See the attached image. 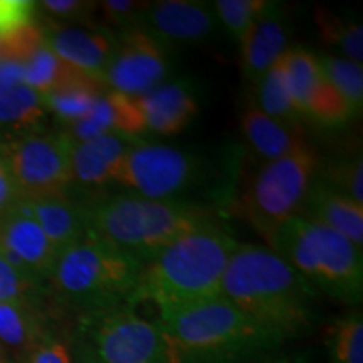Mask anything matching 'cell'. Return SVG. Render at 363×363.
<instances>
[{
	"mask_svg": "<svg viewBox=\"0 0 363 363\" xmlns=\"http://www.w3.org/2000/svg\"><path fill=\"white\" fill-rule=\"evenodd\" d=\"M220 296L284 342L305 335L316 321L318 291L269 247L239 244Z\"/></svg>",
	"mask_w": 363,
	"mask_h": 363,
	"instance_id": "1",
	"label": "cell"
},
{
	"mask_svg": "<svg viewBox=\"0 0 363 363\" xmlns=\"http://www.w3.org/2000/svg\"><path fill=\"white\" fill-rule=\"evenodd\" d=\"M238 247V240L217 224L184 235L145 262L130 305L150 303L163 316L219 298Z\"/></svg>",
	"mask_w": 363,
	"mask_h": 363,
	"instance_id": "2",
	"label": "cell"
},
{
	"mask_svg": "<svg viewBox=\"0 0 363 363\" xmlns=\"http://www.w3.org/2000/svg\"><path fill=\"white\" fill-rule=\"evenodd\" d=\"M167 363H239L284 342L225 298L158 316Z\"/></svg>",
	"mask_w": 363,
	"mask_h": 363,
	"instance_id": "3",
	"label": "cell"
},
{
	"mask_svg": "<svg viewBox=\"0 0 363 363\" xmlns=\"http://www.w3.org/2000/svg\"><path fill=\"white\" fill-rule=\"evenodd\" d=\"M83 208L89 239L128 254L142 264L184 235L216 225L203 207L135 194L110 195Z\"/></svg>",
	"mask_w": 363,
	"mask_h": 363,
	"instance_id": "4",
	"label": "cell"
},
{
	"mask_svg": "<svg viewBox=\"0 0 363 363\" xmlns=\"http://www.w3.org/2000/svg\"><path fill=\"white\" fill-rule=\"evenodd\" d=\"M318 293L357 305L363 296V257L345 235L296 216L264 239Z\"/></svg>",
	"mask_w": 363,
	"mask_h": 363,
	"instance_id": "5",
	"label": "cell"
},
{
	"mask_svg": "<svg viewBox=\"0 0 363 363\" xmlns=\"http://www.w3.org/2000/svg\"><path fill=\"white\" fill-rule=\"evenodd\" d=\"M143 264L128 254L86 238L57 256L45 283L81 316L130 305Z\"/></svg>",
	"mask_w": 363,
	"mask_h": 363,
	"instance_id": "6",
	"label": "cell"
},
{
	"mask_svg": "<svg viewBox=\"0 0 363 363\" xmlns=\"http://www.w3.org/2000/svg\"><path fill=\"white\" fill-rule=\"evenodd\" d=\"M316 170L318 157L310 145L264 163L239 195L234 212L266 239L299 216Z\"/></svg>",
	"mask_w": 363,
	"mask_h": 363,
	"instance_id": "7",
	"label": "cell"
},
{
	"mask_svg": "<svg viewBox=\"0 0 363 363\" xmlns=\"http://www.w3.org/2000/svg\"><path fill=\"white\" fill-rule=\"evenodd\" d=\"M76 357L88 363H167L157 321L131 305L81 316Z\"/></svg>",
	"mask_w": 363,
	"mask_h": 363,
	"instance_id": "8",
	"label": "cell"
},
{
	"mask_svg": "<svg viewBox=\"0 0 363 363\" xmlns=\"http://www.w3.org/2000/svg\"><path fill=\"white\" fill-rule=\"evenodd\" d=\"M69 147L65 131H33L0 143L21 201L66 197L72 185Z\"/></svg>",
	"mask_w": 363,
	"mask_h": 363,
	"instance_id": "9",
	"label": "cell"
},
{
	"mask_svg": "<svg viewBox=\"0 0 363 363\" xmlns=\"http://www.w3.org/2000/svg\"><path fill=\"white\" fill-rule=\"evenodd\" d=\"M197 172V160L184 150L136 140L125 153L113 184L145 199L177 201V195L192 187Z\"/></svg>",
	"mask_w": 363,
	"mask_h": 363,
	"instance_id": "10",
	"label": "cell"
},
{
	"mask_svg": "<svg viewBox=\"0 0 363 363\" xmlns=\"http://www.w3.org/2000/svg\"><path fill=\"white\" fill-rule=\"evenodd\" d=\"M169 72L167 44L148 30L136 27L116 35L115 51L103 78V86L104 89L136 98L165 83Z\"/></svg>",
	"mask_w": 363,
	"mask_h": 363,
	"instance_id": "11",
	"label": "cell"
},
{
	"mask_svg": "<svg viewBox=\"0 0 363 363\" xmlns=\"http://www.w3.org/2000/svg\"><path fill=\"white\" fill-rule=\"evenodd\" d=\"M286 84L303 120L323 126L350 121L353 113L321 69L316 54L305 48H288L281 57Z\"/></svg>",
	"mask_w": 363,
	"mask_h": 363,
	"instance_id": "12",
	"label": "cell"
},
{
	"mask_svg": "<svg viewBox=\"0 0 363 363\" xmlns=\"http://www.w3.org/2000/svg\"><path fill=\"white\" fill-rule=\"evenodd\" d=\"M0 252L40 284L48 281L59 256L38 222L19 207L0 217Z\"/></svg>",
	"mask_w": 363,
	"mask_h": 363,
	"instance_id": "13",
	"label": "cell"
},
{
	"mask_svg": "<svg viewBox=\"0 0 363 363\" xmlns=\"http://www.w3.org/2000/svg\"><path fill=\"white\" fill-rule=\"evenodd\" d=\"M217 19L212 4L199 0L150 2L142 29L169 43H201L214 34Z\"/></svg>",
	"mask_w": 363,
	"mask_h": 363,
	"instance_id": "14",
	"label": "cell"
},
{
	"mask_svg": "<svg viewBox=\"0 0 363 363\" xmlns=\"http://www.w3.org/2000/svg\"><path fill=\"white\" fill-rule=\"evenodd\" d=\"M44 43L66 65L103 84L115 51L116 35L79 27H56L44 30Z\"/></svg>",
	"mask_w": 363,
	"mask_h": 363,
	"instance_id": "15",
	"label": "cell"
},
{
	"mask_svg": "<svg viewBox=\"0 0 363 363\" xmlns=\"http://www.w3.org/2000/svg\"><path fill=\"white\" fill-rule=\"evenodd\" d=\"M288 48L284 7L278 2H267L261 16L240 39L242 71L246 78L256 84L283 57Z\"/></svg>",
	"mask_w": 363,
	"mask_h": 363,
	"instance_id": "16",
	"label": "cell"
},
{
	"mask_svg": "<svg viewBox=\"0 0 363 363\" xmlns=\"http://www.w3.org/2000/svg\"><path fill=\"white\" fill-rule=\"evenodd\" d=\"M143 120L145 131L157 135H177L192 123L199 103L192 89L182 81H169L142 96L133 98Z\"/></svg>",
	"mask_w": 363,
	"mask_h": 363,
	"instance_id": "17",
	"label": "cell"
},
{
	"mask_svg": "<svg viewBox=\"0 0 363 363\" xmlns=\"http://www.w3.org/2000/svg\"><path fill=\"white\" fill-rule=\"evenodd\" d=\"M65 133L71 142H86L101 135L138 138L145 133V126L133 98L104 89L89 115L67 126Z\"/></svg>",
	"mask_w": 363,
	"mask_h": 363,
	"instance_id": "18",
	"label": "cell"
},
{
	"mask_svg": "<svg viewBox=\"0 0 363 363\" xmlns=\"http://www.w3.org/2000/svg\"><path fill=\"white\" fill-rule=\"evenodd\" d=\"M138 138L120 135H101L86 142H71L69 160L72 184L83 187H101L113 184L125 153Z\"/></svg>",
	"mask_w": 363,
	"mask_h": 363,
	"instance_id": "19",
	"label": "cell"
},
{
	"mask_svg": "<svg viewBox=\"0 0 363 363\" xmlns=\"http://www.w3.org/2000/svg\"><path fill=\"white\" fill-rule=\"evenodd\" d=\"M299 216L328 227L357 247H363V206L330 187L320 177L313 180Z\"/></svg>",
	"mask_w": 363,
	"mask_h": 363,
	"instance_id": "20",
	"label": "cell"
},
{
	"mask_svg": "<svg viewBox=\"0 0 363 363\" xmlns=\"http://www.w3.org/2000/svg\"><path fill=\"white\" fill-rule=\"evenodd\" d=\"M17 207L38 222L59 254L88 238L84 208L69 201L67 195L66 197L21 201Z\"/></svg>",
	"mask_w": 363,
	"mask_h": 363,
	"instance_id": "21",
	"label": "cell"
},
{
	"mask_svg": "<svg viewBox=\"0 0 363 363\" xmlns=\"http://www.w3.org/2000/svg\"><path fill=\"white\" fill-rule=\"evenodd\" d=\"M240 128L254 153L264 163L274 162L308 145L301 126L272 120L254 103H249L240 115Z\"/></svg>",
	"mask_w": 363,
	"mask_h": 363,
	"instance_id": "22",
	"label": "cell"
},
{
	"mask_svg": "<svg viewBox=\"0 0 363 363\" xmlns=\"http://www.w3.org/2000/svg\"><path fill=\"white\" fill-rule=\"evenodd\" d=\"M49 333L39 305L0 303V347L13 363L24 362Z\"/></svg>",
	"mask_w": 363,
	"mask_h": 363,
	"instance_id": "23",
	"label": "cell"
},
{
	"mask_svg": "<svg viewBox=\"0 0 363 363\" xmlns=\"http://www.w3.org/2000/svg\"><path fill=\"white\" fill-rule=\"evenodd\" d=\"M48 115L43 94L24 83L0 94V133L24 136ZM17 136V138H19Z\"/></svg>",
	"mask_w": 363,
	"mask_h": 363,
	"instance_id": "24",
	"label": "cell"
},
{
	"mask_svg": "<svg viewBox=\"0 0 363 363\" xmlns=\"http://www.w3.org/2000/svg\"><path fill=\"white\" fill-rule=\"evenodd\" d=\"M103 91L104 86L101 83L88 76H79L52 93L45 94V108L48 113L56 115L62 123L69 126L89 115Z\"/></svg>",
	"mask_w": 363,
	"mask_h": 363,
	"instance_id": "25",
	"label": "cell"
},
{
	"mask_svg": "<svg viewBox=\"0 0 363 363\" xmlns=\"http://www.w3.org/2000/svg\"><path fill=\"white\" fill-rule=\"evenodd\" d=\"M79 76L86 74L66 65L44 43L24 61V78H22V83L45 96V94L52 93V91L59 89L61 86L67 84L69 81L79 78Z\"/></svg>",
	"mask_w": 363,
	"mask_h": 363,
	"instance_id": "26",
	"label": "cell"
},
{
	"mask_svg": "<svg viewBox=\"0 0 363 363\" xmlns=\"http://www.w3.org/2000/svg\"><path fill=\"white\" fill-rule=\"evenodd\" d=\"M256 104L264 115L286 125L301 126L303 118L294 106L281 59L256 83Z\"/></svg>",
	"mask_w": 363,
	"mask_h": 363,
	"instance_id": "27",
	"label": "cell"
},
{
	"mask_svg": "<svg viewBox=\"0 0 363 363\" xmlns=\"http://www.w3.org/2000/svg\"><path fill=\"white\" fill-rule=\"evenodd\" d=\"M315 22L326 44L337 48L343 54L342 57L362 65L363 29L360 22L345 19L323 7H318L315 11Z\"/></svg>",
	"mask_w": 363,
	"mask_h": 363,
	"instance_id": "28",
	"label": "cell"
},
{
	"mask_svg": "<svg viewBox=\"0 0 363 363\" xmlns=\"http://www.w3.org/2000/svg\"><path fill=\"white\" fill-rule=\"evenodd\" d=\"M321 69L335 91L348 104L353 116L360 115L363 106V69L362 65L342 56H321Z\"/></svg>",
	"mask_w": 363,
	"mask_h": 363,
	"instance_id": "29",
	"label": "cell"
},
{
	"mask_svg": "<svg viewBox=\"0 0 363 363\" xmlns=\"http://www.w3.org/2000/svg\"><path fill=\"white\" fill-rule=\"evenodd\" d=\"M330 363H363V320L362 313L335 321L326 338Z\"/></svg>",
	"mask_w": 363,
	"mask_h": 363,
	"instance_id": "30",
	"label": "cell"
},
{
	"mask_svg": "<svg viewBox=\"0 0 363 363\" xmlns=\"http://www.w3.org/2000/svg\"><path fill=\"white\" fill-rule=\"evenodd\" d=\"M266 6L267 0H217L212 4V9L225 33L240 43Z\"/></svg>",
	"mask_w": 363,
	"mask_h": 363,
	"instance_id": "31",
	"label": "cell"
},
{
	"mask_svg": "<svg viewBox=\"0 0 363 363\" xmlns=\"http://www.w3.org/2000/svg\"><path fill=\"white\" fill-rule=\"evenodd\" d=\"M320 179L358 206H363V162L360 153L333 160Z\"/></svg>",
	"mask_w": 363,
	"mask_h": 363,
	"instance_id": "32",
	"label": "cell"
},
{
	"mask_svg": "<svg viewBox=\"0 0 363 363\" xmlns=\"http://www.w3.org/2000/svg\"><path fill=\"white\" fill-rule=\"evenodd\" d=\"M43 284L17 269L0 252V303H30L38 305L43 294Z\"/></svg>",
	"mask_w": 363,
	"mask_h": 363,
	"instance_id": "33",
	"label": "cell"
},
{
	"mask_svg": "<svg viewBox=\"0 0 363 363\" xmlns=\"http://www.w3.org/2000/svg\"><path fill=\"white\" fill-rule=\"evenodd\" d=\"M35 12H38V2L0 0V44L17 38L38 24Z\"/></svg>",
	"mask_w": 363,
	"mask_h": 363,
	"instance_id": "34",
	"label": "cell"
},
{
	"mask_svg": "<svg viewBox=\"0 0 363 363\" xmlns=\"http://www.w3.org/2000/svg\"><path fill=\"white\" fill-rule=\"evenodd\" d=\"M150 2L138 0H103L98 2V11L101 12L103 22L116 29L130 30L142 27V21Z\"/></svg>",
	"mask_w": 363,
	"mask_h": 363,
	"instance_id": "35",
	"label": "cell"
},
{
	"mask_svg": "<svg viewBox=\"0 0 363 363\" xmlns=\"http://www.w3.org/2000/svg\"><path fill=\"white\" fill-rule=\"evenodd\" d=\"M38 9H43L54 19L62 21H83L88 19L91 12L96 11L98 2H86V0H44L39 2Z\"/></svg>",
	"mask_w": 363,
	"mask_h": 363,
	"instance_id": "36",
	"label": "cell"
},
{
	"mask_svg": "<svg viewBox=\"0 0 363 363\" xmlns=\"http://www.w3.org/2000/svg\"><path fill=\"white\" fill-rule=\"evenodd\" d=\"M22 363H72V358L66 343L49 333Z\"/></svg>",
	"mask_w": 363,
	"mask_h": 363,
	"instance_id": "37",
	"label": "cell"
},
{
	"mask_svg": "<svg viewBox=\"0 0 363 363\" xmlns=\"http://www.w3.org/2000/svg\"><path fill=\"white\" fill-rule=\"evenodd\" d=\"M21 202V195L17 192L16 184L9 172L6 158L0 153V217L6 216L7 212L13 211L17 203Z\"/></svg>",
	"mask_w": 363,
	"mask_h": 363,
	"instance_id": "38",
	"label": "cell"
},
{
	"mask_svg": "<svg viewBox=\"0 0 363 363\" xmlns=\"http://www.w3.org/2000/svg\"><path fill=\"white\" fill-rule=\"evenodd\" d=\"M24 78V65L17 61H0V94L21 84Z\"/></svg>",
	"mask_w": 363,
	"mask_h": 363,
	"instance_id": "39",
	"label": "cell"
},
{
	"mask_svg": "<svg viewBox=\"0 0 363 363\" xmlns=\"http://www.w3.org/2000/svg\"><path fill=\"white\" fill-rule=\"evenodd\" d=\"M257 363H305L301 358H276V360H266Z\"/></svg>",
	"mask_w": 363,
	"mask_h": 363,
	"instance_id": "40",
	"label": "cell"
},
{
	"mask_svg": "<svg viewBox=\"0 0 363 363\" xmlns=\"http://www.w3.org/2000/svg\"><path fill=\"white\" fill-rule=\"evenodd\" d=\"M0 363H13L2 347H0Z\"/></svg>",
	"mask_w": 363,
	"mask_h": 363,
	"instance_id": "41",
	"label": "cell"
},
{
	"mask_svg": "<svg viewBox=\"0 0 363 363\" xmlns=\"http://www.w3.org/2000/svg\"><path fill=\"white\" fill-rule=\"evenodd\" d=\"M78 363H88V362H84V360H78Z\"/></svg>",
	"mask_w": 363,
	"mask_h": 363,
	"instance_id": "42",
	"label": "cell"
}]
</instances>
